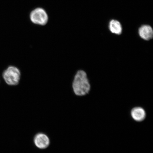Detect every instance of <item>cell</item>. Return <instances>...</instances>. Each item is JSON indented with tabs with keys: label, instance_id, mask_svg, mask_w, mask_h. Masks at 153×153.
<instances>
[{
	"label": "cell",
	"instance_id": "cell-7",
	"mask_svg": "<svg viewBox=\"0 0 153 153\" xmlns=\"http://www.w3.org/2000/svg\"><path fill=\"white\" fill-rule=\"evenodd\" d=\"M109 28L112 33L117 34H121L122 32V27L120 23L117 20H112L109 24Z\"/></svg>",
	"mask_w": 153,
	"mask_h": 153
},
{
	"label": "cell",
	"instance_id": "cell-3",
	"mask_svg": "<svg viewBox=\"0 0 153 153\" xmlns=\"http://www.w3.org/2000/svg\"><path fill=\"white\" fill-rule=\"evenodd\" d=\"M30 19L32 23L42 26L45 25L49 21L47 11L40 7L34 9L30 12Z\"/></svg>",
	"mask_w": 153,
	"mask_h": 153
},
{
	"label": "cell",
	"instance_id": "cell-6",
	"mask_svg": "<svg viewBox=\"0 0 153 153\" xmlns=\"http://www.w3.org/2000/svg\"><path fill=\"white\" fill-rule=\"evenodd\" d=\"M131 117L137 122H141L146 117V114L145 111L141 107H136L131 110Z\"/></svg>",
	"mask_w": 153,
	"mask_h": 153
},
{
	"label": "cell",
	"instance_id": "cell-4",
	"mask_svg": "<svg viewBox=\"0 0 153 153\" xmlns=\"http://www.w3.org/2000/svg\"><path fill=\"white\" fill-rule=\"evenodd\" d=\"M34 144L38 149H45L49 146L50 140L48 137L43 133H39L36 134L34 138Z\"/></svg>",
	"mask_w": 153,
	"mask_h": 153
},
{
	"label": "cell",
	"instance_id": "cell-5",
	"mask_svg": "<svg viewBox=\"0 0 153 153\" xmlns=\"http://www.w3.org/2000/svg\"><path fill=\"white\" fill-rule=\"evenodd\" d=\"M139 35L143 39L148 41L153 36V30L152 27L148 25L141 26L139 30Z\"/></svg>",
	"mask_w": 153,
	"mask_h": 153
},
{
	"label": "cell",
	"instance_id": "cell-2",
	"mask_svg": "<svg viewBox=\"0 0 153 153\" xmlns=\"http://www.w3.org/2000/svg\"><path fill=\"white\" fill-rule=\"evenodd\" d=\"M3 76L4 79L7 85H16L20 82L21 73L20 70L16 67L11 66L4 71Z\"/></svg>",
	"mask_w": 153,
	"mask_h": 153
},
{
	"label": "cell",
	"instance_id": "cell-1",
	"mask_svg": "<svg viewBox=\"0 0 153 153\" xmlns=\"http://www.w3.org/2000/svg\"><path fill=\"white\" fill-rule=\"evenodd\" d=\"M72 89L75 94L79 96L85 95L90 90L91 86L87 74L83 70L76 72L72 85Z\"/></svg>",
	"mask_w": 153,
	"mask_h": 153
}]
</instances>
